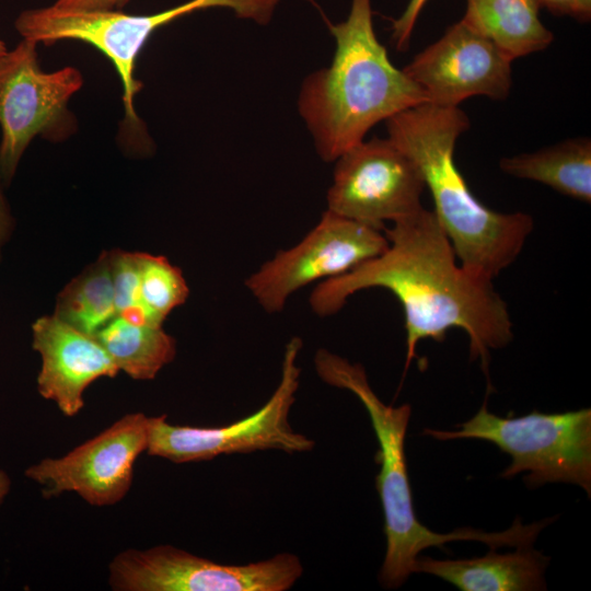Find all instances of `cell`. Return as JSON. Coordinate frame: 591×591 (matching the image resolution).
<instances>
[{
  "instance_id": "obj_1",
  "label": "cell",
  "mask_w": 591,
  "mask_h": 591,
  "mask_svg": "<svg viewBox=\"0 0 591 591\" xmlns=\"http://www.w3.org/2000/svg\"><path fill=\"white\" fill-rule=\"evenodd\" d=\"M383 230L389 247L318 283L309 299L313 312L329 316L360 290L386 289L404 310L405 370L419 341H442L450 328L459 327L467 334L471 359H479L487 373L490 351L503 348L513 337L508 305L493 280L461 266L432 210L421 208Z\"/></svg>"
},
{
  "instance_id": "obj_2",
  "label": "cell",
  "mask_w": 591,
  "mask_h": 591,
  "mask_svg": "<svg viewBox=\"0 0 591 591\" xmlns=\"http://www.w3.org/2000/svg\"><path fill=\"white\" fill-rule=\"evenodd\" d=\"M385 121L387 138L419 169L432 196V211L461 266L495 279L518 258L534 220L524 212L491 210L468 188L454 162L456 140L470 128L466 114L459 106L424 103Z\"/></svg>"
},
{
  "instance_id": "obj_3",
  "label": "cell",
  "mask_w": 591,
  "mask_h": 591,
  "mask_svg": "<svg viewBox=\"0 0 591 591\" xmlns=\"http://www.w3.org/2000/svg\"><path fill=\"white\" fill-rule=\"evenodd\" d=\"M329 31L336 42L333 61L305 78L298 108L318 155L335 162L374 125L427 99L379 42L370 0H351L348 18L329 24Z\"/></svg>"
},
{
  "instance_id": "obj_4",
  "label": "cell",
  "mask_w": 591,
  "mask_h": 591,
  "mask_svg": "<svg viewBox=\"0 0 591 591\" xmlns=\"http://www.w3.org/2000/svg\"><path fill=\"white\" fill-rule=\"evenodd\" d=\"M314 368L326 384L344 389L356 395L364 406L373 427L379 450L375 462L380 471L375 476L384 515L386 549L379 573L386 589L401 587L415 572L416 560L424 549L439 547L453 541H478L490 549L498 547L531 546L545 526L543 521L523 524L517 518L502 532H484L459 528L450 533H437L424 525L415 513L405 455V437L412 415L408 404L392 406L383 403L371 389L364 368L321 348L315 352Z\"/></svg>"
},
{
  "instance_id": "obj_5",
  "label": "cell",
  "mask_w": 591,
  "mask_h": 591,
  "mask_svg": "<svg viewBox=\"0 0 591 591\" xmlns=\"http://www.w3.org/2000/svg\"><path fill=\"white\" fill-rule=\"evenodd\" d=\"M270 2L271 0H189L146 15L128 14L120 10H69L51 4L21 12L14 26L23 38L38 44L48 45L72 39L88 43L103 53L121 81L126 132L138 136L150 151L151 144L146 130L140 126L141 120L134 105L135 97L142 88V82L134 76L136 61L150 36L178 18L213 7L229 8L241 19L259 22L266 16ZM139 149L142 153L140 146Z\"/></svg>"
},
{
  "instance_id": "obj_6",
  "label": "cell",
  "mask_w": 591,
  "mask_h": 591,
  "mask_svg": "<svg viewBox=\"0 0 591 591\" xmlns=\"http://www.w3.org/2000/svg\"><path fill=\"white\" fill-rule=\"evenodd\" d=\"M457 430L426 428L422 434L438 440L478 439L497 445L511 456V464L500 474L511 478L526 473L530 487L547 483H567L591 495V409L544 414L533 410L520 417H499L479 410Z\"/></svg>"
},
{
  "instance_id": "obj_7",
  "label": "cell",
  "mask_w": 591,
  "mask_h": 591,
  "mask_svg": "<svg viewBox=\"0 0 591 591\" xmlns=\"http://www.w3.org/2000/svg\"><path fill=\"white\" fill-rule=\"evenodd\" d=\"M38 43L22 40L0 56V178L10 185L30 142L37 136L61 142L77 131L69 101L83 85L74 67L42 70Z\"/></svg>"
},
{
  "instance_id": "obj_8",
  "label": "cell",
  "mask_w": 591,
  "mask_h": 591,
  "mask_svg": "<svg viewBox=\"0 0 591 591\" xmlns=\"http://www.w3.org/2000/svg\"><path fill=\"white\" fill-rule=\"evenodd\" d=\"M301 348V338L288 341L275 392L262 408L239 421L223 427H192L171 425L166 415L151 417L147 454L181 464L259 450L290 454L313 450L315 442L296 432L289 422L300 384Z\"/></svg>"
},
{
  "instance_id": "obj_9",
  "label": "cell",
  "mask_w": 591,
  "mask_h": 591,
  "mask_svg": "<svg viewBox=\"0 0 591 591\" xmlns=\"http://www.w3.org/2000/svg\"><path fill=\"white\" fill-rule=\"evenodd\" d=\"M302 573L291 553L225 565L163 544L116 554L108 565V584L115 591H286Z\"/></svg>"
},
{
  "instance_id": "obj_10",
  "label": "cell",
  "mask_w": 591,
  "mask_h": 591,
  "mask_svg": "<svg viewBox=\"0 0 591 591\" xmlns=\"http://www.w3.org/2000/svg\"><path fill=\"white\" fill-rule=\"evenodd\" d=\"M387 247L380 230L326 210L297 245L277 252L244 283L267 313H277L301 288L346 274Z\"/></svg>"
},
{
  "instance_id": "obj_11",
  "label": "cell",
  "mask_w": 591,
  "mask_h": 591,
  "mask_svg": "<svg viewBox=\"0 0 591 591\" xmlns=\"http://www.w3.org/2000/svg\"><path fill=\"white\" fill-rule=\"evenodd\" d=\"M335 162L327 210L382 231L424 208L422 175L389 138L363 140Z\"/></svg>"
},
{
  "instance_id": "obj_12",
  "label": "cell",
  "mask_w": 591,
  "mask_h": 591,
  "mask_svg": "<svg viewBox=\"0 0 591 591\" xmlns=\"http://www.w3.org/2000/svg\"><path fill=\"white\" fill-rule=\"evenodd\" d=\"M151 417L129 413L59 457L30 465L25 476L50 499L74 493L94 507H108L129 493L134 467L147 451Z\"/></svg>"
},
{
  "instance_id": "obj_13",
  "label": "cell",
  "mask_w": 591,
  "mask_h": 591,
  "mask_svg": "<svg viewBox=\"0 0 591 591\" xmlns=\"http://www.w3.org/2000/svg\"><path fill=\"white\" fill-rule=\"evenodd\" d=\"M511 62L462 20L403 68L427 103L455 107L472 96L505 101L512 85Z\"/></svg>"
},
{
  "instance_id": "obj_14",
  "label": "cell",
  "mask_w": 591,
  "mask_h": 591,
  "mask_svg": "<svg viewBox=\"0 0 591 591\" xmlns=\"http://www.w3.org/2000/svg\"><path fill=\"white\" fill-rule=\"evenodd\" d=\"M32 348L40 356L38 394L67 417L84 407L86 389L101 378H115L116 363L94 335L83 333L54 314L32 324Z\"/></svg>"
},
{
  "instance_id": "obj_15",
  "label": "cell",
  "mask_w": 591,
  "mask_h": 591,
  "mask_svg": "<svg viewBox=\"0 0 591 591\" xmlns=\"http://www.w3.org/2000/svg\"><path fill=\"white\" fill-rule=\"evenodd\" d=\"M549 557L532 546L512 553L491 549L482 557L438 560L418 556L415 572L436 576L462 591L545 590L544 572Z\"/></svg>"
},
{
  "instance_id": "obj_16",
  "label": "cell",
  "mask_w": 591,
  "mask_h": 591,
  "mask_svg": "<svg viewBox=\"0 0 591 591\" xmlns=\"http://www.w3.org/2000/svg\"><path fill=\"white\" fill-rule=\"evenodd\" d=\"M540 8L537 0H466L462 21L513 61L554 40L538 16Z\"/></svg>"
},
{
  "instance_id": "obj_17",
  "label": "cell",
  "mask_w": 591,
  "mask_h": 591,
  "mask_svg": "<svg viewBox=\"0 0 591 591\" xmlns=\"http://www.w3.org/2000/svg\"><path fill=\"white\" fill-rule=\"evenodd\" d=\"M499 167L508 175L549 186L583 202L591 201V140L566 139L531 153L502 158Z\"/></svg>"
},
{
  "instance_id": "obj_18",
  "label": "cell",
  "mask_w": 591,
  "mask_h": 591,
  "mask_svg": "<svg viewBox=\"0 0 591 591\" xmlns=\"http://www.w3.org/2000/svg\"><path fill=\"white\" fill-rule=\"evenodd\" d=\"M94 336L119 371L134 380L154 379L176 355V341L162 326L134 324L119 316Z\"/></svg>"
},
{
  "instance_id": "obj_19",
  "label": "cell",
  "mask_w": 591,
  "mask_h": 591,
  "mask_svg": "<svg viewBox=\"0 0 591 591\" xmlns=\"http://www.w3.org/2000/svg\"><path fill=\"white\" fill-rule=\"evenodd\" d=\"M54 315L89 335L117 316L108 252L65 286L57 296Z\"/></svg>"
},
{
  "instance_id": "obj_20",
  "label": "cell",
  "mask_w": 591,
  "mask_h": 591,
  "mask_svg": "<svg viewBox=\"0 0 591 591\" xmlns=\"http://www.w3.org/2000/svg\"><path fill=\"white\" fill-rule=\"evenodd\" d=\"M140 287L142 302L158 325L189 296L181 269L166 257L148 253H141Z\"/></svg>"
},
{
  "instance_id": "obj_21",
  "label": "cell",
  "mask_w": 591,
  "mask_h": 591,
  "mask_svg": "<svg viewBox=\"0 0 591 591\" xmlns=\"http://www.w3.org/2000/svg\"><path fill=\"white\" fill-rule=\"evenodd\" d=\"M117 316L140 325H158L141 299V252L109 251Z\"/></svg>"
},
{
  "instance_id": "obj_22",
  "label": "cell",
  "mask_w": 591,
  "mask_h": 591,
  "mask_svg": "<svg viewBox=\"0 0 591 591\" xmlns=\"http://www.w3.org/2000/svg\"><path fill=\"white\" fill-rule=\"evenodd\" d=\"M428 0H409L399 18L393 21L392 38L398 50H405L416 24V21Z\"/></svg>"
},
{
  "instance_id": "obj_23",
  "label": "cell",
  "mask_w": 591,
  "mask_h": 591,
  "mask_svg": "<svg viewBox=\"0 0 591 591\" xmlns=\"http://www.w3.org/2000/svg\"><path fill=\"white\" fill-rule=\"evenodd\" d=\"M541 7L556 15H569L579 22H589L591 0H537Z\"/></svg>"
},
{
  "instance_id": "obj_24",
  "label": "cell",
  "mask_w": 591,
  "mask_h": 591,
  "mask_svg": "<svg viewBox=\"0 0 591 591\" xmlns=\"http://www.w3.org/2000/svg\"><path fill=\"white\" fill-rule=\"evenodd\" d=\"M130 0H57L54 5L82 11H112L123 9Z\"/></svg>"
},
{
  "instance_id": "obj_25",
  "label": "cell",
  "mask_w": 591,
  "mask_h": 591,
  "mask_svg": "<svg viewBox=\"0 0 591 591\" xmlns=\"http://www.w3.org/2000/svg\"><path fill=\"white\" fill-rule=\"evenodd\" d=\"M15 227L14 218L0 178V262L4 245L9 242Z\"/></svg>"
},
{
  "instance_id": "obj_26",
  "label": "cell",
  "mask_w": 591,
  "mask_h": 591,
  "mask_svg": "<svg viewBox=\"0 0 591 591\" xmlns=\"http://www.w3.org/2000/svg\"><path fill=\"white\" fill-rule=\"evenodd\" d=\"M11 489V478L4 470H0V507Z\"/></svg>"
},
{
  "instance_id": "obj_27",
  "label": "cell",
  "mask_w": 591,
  "mask_h": 591,
  "mask_svg": "<svg viewBox=\"0 0 591 591\" xmlns=\"http://www.w3.org/2000/svg\"><path fill=\"white\" fill-rule=\"evenodd\" d=\"M7 50H8L7 45L4 44V42H2V40L0 39V56H1L2 54H4Z\"/></svg>"
}]
</instances>
